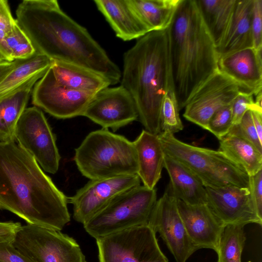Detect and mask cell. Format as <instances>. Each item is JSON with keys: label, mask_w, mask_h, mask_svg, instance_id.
I'll use <instances>...</instances> for the list:
<instances>
[{"label": "cell", "mask_w": 262, "mask_h": 262, "mask_svg": "<svg viewBox=\"0 0 262 262\" xmlns=\"http://www.w3.org/2000/svg\"><path fill=\"white\" fill-rule=\"evenodd\" d=\"M15 19L36 52L53 61L78 65L105 78L111 85L122 72L88 30L60 8L56 0H24Z\"/></svg>", "instance_id": "obj_1"}, {"label": "cell", "mask_w": 262, "mask_h": 262, "mask_svg": "<svg viewBox=\"0 0 262 262\" xmlns=\"http://www.w3.org/2000/svg\"><path fill=\"white\" fill-rule=\"evenodd\" d=\"M68 203L30 154L15 141L0 142V209L60 231L70 221Z\"/></svg>", "instance_id": "obj_2"}, {"label": "cell", "mask_w": 262, "mask_h": 262, "mask_svg": "<svg viewBox=\"0 0 262 262\" xmlns=\"http://www.w3.org/2000/svg\"><path fill=\"white\" fill-rule=\"evenodd\" d=\"M172 78L180 110L219 70L216 47L196 0H181L168 27Z\"/></svg>", "instance_id": "obj_3"}, {"label": "cell", "mask_w": 262, "mask_h": 262, "mask_svg": "<svg viewBox=\"0 0 262 262\" xmlns=\"http://www.w3.org/2000/svg\"><path fill=\"white\" fill-rule=\"evenodd\" d=\"M168 28L147 33L124 53L120 80L135 102L145 129L156 135L161 132L162 100L173 79Z\"/></svg>", "instance_id": "obj_4"}, {"label": "cell", "mask_w": 262, "mask_h": 262, "mask_svg": "<svg viewBox=\"0 0 262 262\" xmlns=\"http://www.w3.org/2000/svg\"><path fill=\"white\" fill-rule=\"evenodd\" d=\"M74 160L90 180L137 174L133 142L106 129L90 133L75 149Z\"/></svg>", "instance_id": "obj_5"}, {"label": "cell", "mask_w": 262, "mask_h": 262, "mask_svg": "<svg viewBox=\"0 0 262 262\" xmlns=\"http://www.w3.org/2000/svg\"><path fill=\"white\" fill-rule=\"evenodd\" d=\"M158 136L165 154L186 166L205 187H249L248 175L220 151L187 144L169 133Z\"/></svg>", "instance_id": "obj_6"}, {"label": "cell", "mask_w": 262, "mask_h": 262, "mask_svg": "<svg viewBox=\"0 0 262 262\" xmlns=\"http://www.w3.org/2000/svg\"><path fill=\"white\" fill-rule=\"evenodd\" d=\"M157 189L139 185L121 194L83 224L95 239L147 225L157 201Z\"/></svg>", "instance_id": "obj_7"}, {"label": "cell", "mask_w": 262, "mask_h": 262, "mask_svg": "<svg viewBox=\"0 0 262 262\" xmlns=\"http://www.w3.org/2000/svg\"><path fill=\"white\" fill-rule=\"evenodd\" d=\"M13 244L32 262H87L77 242L59 230L21 226Z\"/></svg>", "instance_id": "obj_8"}, {"label": "cell", "mask_w": 262, "mask_h": 262, "mask_svg": "<svg viewBox=\"0 0 262 262\" xmlns=\"http://www.w3.org/2000/svg\"><path fill=\"white\" fill-rule=\"evenodd\" d=\"M148 225L96 238L99 262H168Z\"/></svg>", "instance_id": "obj_9"}, {"label": "cell", "mask_w": 262, "mask_h": 262, "mask_svg": "<svg viewBox=\"0 0 262 262\" xmlns=\"http://www.w3.org/2000/svg\"><path fill=\"white\" fill-rule=\"evenodd\" d=\"M15 141L30 154L41 168L55 174L60 156L56 137L43 112L37 107L26 108L16 126Z\"/></svg>", "instance_id": "obj_10"}, {"label": "cell", "mask_w": 262, "mask_h": 262, "mask_svg": "<svg viewBox=\"0 0 262 262\" xmlns=\"http://www.w3.org/2000/svg\"><path fill=\"white\" fill-rule=\"evenodd\" d=\"M147 224L156 233H159L176 262H186L197 250L180 215L177 199L168 186L157 200Z\"/></svg>", "instance_id": "obj_11"}, {"label": "cell", "mask_w": 262, "mask_h": 262, "mask_svg": "<svg viewBox=\"0 0 262 262\" xmlns=\"http://www.w3.org/2000/svg\"><path fill=\"white\" fill-rule=\"evenodd\" d=\"M240 92L238 85L219 70L192 94L184 107L183 117L206 129L213 114L231 104Z\"/></svg>", "instance_id": "obj_12"}, {"label": "cell", "mask_w": 262, "mask_h": 262, "mask_svg": "<svg viewBox=\"0 0 262 262\" xmlns=\"http://www.w3.org/2000/svg\"><path fill=\"white\" fill-rule=\"evenodd\" d=\"M32 103L58 119L82 116L95 94L74 90L59 84L51 67L34 85Z\"/></svg>", "instance_id": "obj_13"}, {"label": "cell", "mask_w": 262, "mask_h": 262, "mask_svg": "<svg viewBox=\"0 0 262 262\" xmlns=\"http://www.w3.org/2000/svg\"><path fill=\"white\" fill-rule=\"evenodd\" d=\"M137 174L90 180L68 198L73 206V218L83 224L116 197L140 185Z\"/></svg>", "instance_id": "obj_14"}, {"label": "cell", "mask_w": 262, "mask_h": 262, "mask_svg": "<svg viewBox=\"0 0 262 262\" xmlns=\"http://www.w3.org/2000/svg\"><path fill=\"white\" fill-rule=\"evenodd\" d=\"M84 116L103 129L115 132L138 119L135 102L121 85L96 93L84 111Z\"/></svg>", "instance_id": "obj_15"}, {"label": "cell", "mask_w": 262, "mask_h": 262, "mask_svg": "<svg viewBox=\"0 0 262 262\" xmlns=\"http://www.w3.org/2000/svg\"><path fill=\"white\" fill-rule=\"evenodd\" d=\"M207 205L226 226L262 225L253 202L249 188L234 185L205 187Z\"/></svg>", "instance_id": "obj_16"}, {"label": "cell", "mask_w": 262, "mask_h": 262, "mask_svg": "<svg viewBox=\"0 0 262 262\" xmlns=\"http://www.w3.org/2000/svg\"><path fill=\"white\" fill-rule=\"evenodd\" d=\"M177 204L187 234L196 250L207 248L216 253L225 225L207 204L189 205L177 200Z\"/></svg>", "instance_id": "obj_17"}, {"label": "cell", "mask_w": 262, "mask_h": 262, "mask_svg": "<svg viewBox=\"0 0 262 262\" xmlns=\"http://www.w3.org/2000/svg\"><path fill=\"white\" fill-rule=\"evenodd\" d=\"M219 69L234 80L241 91L256 95L261 92V50L243 49L219 59Z\"/></svg>", "instance_id": "obj_18"}, {"label": "cell", "mask_w": 262, "mask_h": 262, "mask_svg": "<svg viewBox=\"0 0 262 262\" xmlns=\"http://www.w3.org/2000/svg\"><path fill=\"white\" fill-rule=\"evenodd\" d=\"M138 171L143 185L154 189L161 178L165 152L158 135L143 129L133 141Z\"/></svg>", "instance_id": "obj_19"}, {"label": "cell", "mask_w": 262, "mask_h": 262, "mask_svg": "<svg viewBox=\"0 0 262 262\" xmlns=\"http://www.w3.org/2000/svg\"><path fill=\"white\" fill-rule=\"evenodd\" d=\"M253 0H237L228 27L216 48L219 59L237 51L253 48L251 18Z\"/></svg>", "instance_id": "obj_20"}, {"label": "cell", "mask_w": 262, "mask_h": 262, "mask_svg": "<svg viewBox=\"0 0 262 262\" xmlns=\"http://www.w3.org/2000/svg\"><path fill=\"white\" fill-rule=\"evenodd\" d=\"M94 2L116 36L122 40L138 39L150 32L128 6L126 0H95Z\"/></svg>", "instance_id": "obj_21"}, {"label": "cell", "mask_w": 262, "mask_h": 262, "mask_svg": "<svg viewBox=\"0 0 262 262\" xmlns=\"http://www.w3.org/2000/svg\"><path fill=\"white\" fill-rule=\"evenodd\" d=\"M164 168L170 178L168 186L177 200L189 205L207 203L205 186L186 166L165 154Z\"/></svg>", "instance_id": "obj_22"}, {"label": "cell", "mask_w": 262, "mask_h": 262, "mask_svg": "<svg viewBox=\"0 0 262 262\" xmlns=\"http://www.w3.org/2000/svg\"><path fill=\"white\" fill-rule=\"evenodd\" d=\"M46 71L35 75L13 93L0 99V142L15 141L16 124L26 108L32 89Z\"/></svg>", "instance_id": "obj_23"}, {"label": "cell", "mask_w": 262, "mask_h": 262, "mask_svg": "<svg viewBox=\"0 0 262 262\" xmlns=\"http://www.w3.org/2000/svg\"><path fill=\"white\" fill-rule=\"evenodd\" d=\"M51 68L57 82L70 89L96 94L111 85L103 76L78 65L52 60Z\"/></svg>", "instance_id": "obj_24"}, {"label": "cell", "mask_w": 262, "mask_h": 262, "mask_svg": "<svg viewBox=\"0 0 262 262\" xmlns=\"http://www.w3.org/2000/svg\"><path fill=\"white\" fill-rule=\"evenodd\" d=\"M181 0H126L150 32L167 29Z\"/></svg>", "instance_id": "obj_25"}, {"label": "cell", "mask_w": 262, "mask_h": 262, "mask_svg": "<svg viewBox=\"0 0 262 262\" xmlns=\"http://www.w3.org/2000/svg\"><path fill=\"white\" fill-rule=\"evenodd\" d=\"M220 141L219 150L249 177L262 169V152L245 139L228 134Z\"/></svg>", "instance_id": "obj_26"}, {"label": "cell", "mask_w": 262, "mask_h": 262, "mask_svg": "<svg viewBox=\"0 0 262 262\" xmlns=\"http://www.w3.org/2000/svg\"><path fill=\"white\" fill-rule=\"evenodd\" d=\"M237 0H196L205 24L216 48L231 21Z\"/></svg>", "instance_id": "obj_27"}, {"label": "cell", "mask_w": 262, "mask_h": 262, "mask_svg": "<svg viewBox=\"0 0 262 262\" xmlns=\"http://www.w3.org/2000/svg\"><path fill=\"white\" fill-rule=\"evenodd\" d=\"M15 61L14 68L0 83V99L13 93L35 75L46 71L52 63L49 57L37 52L28 58Z\"/></svg>", "instance_id": "obj_28"}, {"label": "cell", "mask_w": 262, "mask_h": 262, "mask_svg": "<svg viewBox=\"0 0 262 262\" xmlns=\"http://www.w3.org/2000/svg\"><path fill=\"white\" fill-rule=\"evenodd\" d=\"M246 240L244 226L227 225L222 232L217 262H242V255Z\"/></svg>", "instance_id": "obj_29"}, {"label": "cell", "mask_w": 262, "mask_h": 262, "mask_svg": "<svg viewBox=\"0 0 262 262\" xmlns=\"http://www.w3.org/2000/svg\"><path fill=\"white\" fill-rule=\"evenodd\" d=\"M180 110L172 79L169 83L162 100L160 116L161 132L174 135L183 129Z\"/></svg>", "instance_id": "obj_30"}, {"label": "cell", "mask_w": 262, "mask_h": 262, "mask_svg": "<svg viewBox=\"0 0 262 262\" xmlns=\"http://www.w3.org/2000/svg\"><path fill=\"white\" fill-rule=\"evenodd\" d=\"M5 44L13 60L28 58L36 52L30 40L17 21L6 36Z\"/></svg>", "instance_id": "obj_31"}, {"label": "cell", "mask_w": 262, "mask_h": 262, "mask_svg": "<svg viewBox=\"0 0 262 262\" xmlns=\"http://www.w3.org/2000/svg\"><path fill=\"white\" fill-rule=\"evenodd\" d=\"M231 104L217 111L207 124L206 130L213 134L219 140L226 136L232 127Z\"/></svg>", "instance_id": "obj_32"}, {"label": "cell", "mask_w": 262, "mask_h": 262, "mask_svg": "<svg viewBox=\"0 0 262 262\" xmlns=\"http://www.w3.org/2000/svg\"><path fill=\"white\" fill-rule=\"evenodd\" d=\"M16 23L11 14L10 7L7 1L0 0V52L8 60L12 61L5 44V38L12 31Z\"/></svg>", "instance_id": "obj_33"}, {"label": "cell", "mask_w": 262, "mask_h": 262, "mask_svg": "<svg viewBox=\"0 0 262 262\" xmlns=\"http://www.w3.org/2000/svg\"><path fill=\"white\" fill-rule=\"evenodd\" d=\"M228 134L245 139L254 144L259 151L262 152V142L259 140L258 137L250 110L245 113L238 124L232 126Z\"/></svg>", "instance_id": "obj_34"}, {"label": "cell", "mask_w": 262, "mask_h": 262, "mask_svg": "<svg viewBox=\"0 0 262 262\" xmlns=\"http://www.w3.org/2000/svg\"><path fill=\"white\" fill-rule=\"evenodd\" d=\"M231 106L232 126L237 125L239 123L247 111L251 110L256 107H258L255 103L252 94L242 91L240 92L234 99L231 104Z\"/></svg>", "instance_id": "obj_35"}, {"label": "cell", "mask_w": 262, "mask_h": 262, "mask_svg": "<svg viewBox=\"0 0 262 262\" xmlns=\"http://www.w3.org/2000/svg\"><path fill=\"white\" fill-rule=\"evenodd\" d=\"M14 234L0 237V262H32L13 245Z\"/></svg>", "instance_id": "obj_36"}, {"label": "cell", "mask_w": 262, "mask_h": 262, "mask_svg": "<svg viewBox=\"0 0 262 262\" xmlns=\"http://www.w3.org/2000/svg\"><path fill=\"white\" fill-rule=\"evenodd\" d=\"M253 48L262 50V0H253L251 18Z\"/></svg>", "instance_id": "obj_37"}, {"label": "cell", "mask_w": 262, "mask_h": 262, "mask_svg": "<svg viewBox=\"0 0 262 262\" xmlns=\"http://www.w3.org/2000/svg\"><path fill=\"white\" fill-rule=\"evenodd\" d=\"M248 188L257 213L262 219V169L249 177Z\"/></svg>", "instance_id": "obj_38"}, {"label": "cell", "mask_w": 262, "mask_h": 262, "mask_svg": "<svg viewBox=\"0 0 262 262\" xmlns=\"http://www.w3.org/2000/svg\"><path fill=\"white\" fill-rule=\"evenodd\" d=\"M250 111L258 137L259 140L262 142V108L256 107Z\"/></svg>", "instance_id": "obj_39"}, {"label": "cell", "mask_w": 262, "mask_h": 262, "mask_svg": "<svg viewBox=\"0 0 262 262\" xmlns=\"http://www.w3.org/2000/svg\"><path fill=\"white\" fill-rule=\"evenodd\" d=\"M21 226L19 222H0V237L14 234Z\"/></svg>", "instance_id": "obj_40"}, {"label": "cell", "mask_w": 262, "mask_h": 262, "mask_svg": "<svg viewBox=\"0 0 262 262\" xmlns=\"http://www.w3.org/2000/svg\"><path fill=\"white\" fill-rule=\"evenodd\" d=\"M15 60L12 61L0 63V83L14 68L15 66Z\"/></svg>", "instance_id": "obj_41"}, {"label": "cell", "mask_w": 262, "mask_h": 262, "mask_svg": "<svg viewBox=\"0 0 262 262\" xmlns=\"http://www.w3.org/2000/svg\"><path fill=\"white\" fill-rule=\"evenodd\" d=\"M9 61L7 58L0 52V63Z\"/></svg>", "instance_id": "obj_42"}]
</instances>
